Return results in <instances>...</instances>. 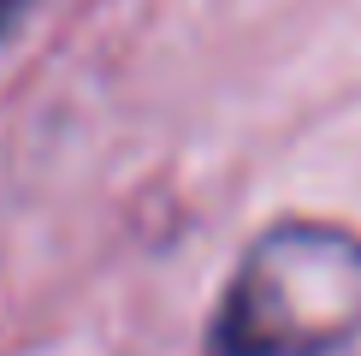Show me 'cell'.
Returning a JSON list of instances; mask_svg holds the SVG:
<instances>
[{
	"label": "cell",
	"mask_w": 361,
	"mask_h": 356,
	"mask_svg": "<svg viewBox=\"0 0 361 356\" xmlns=\"http://www.w3.org/2000/svg\"><path fill=\"white\" fill-rule=\"evenodd\" d=\"M361 338V237L273 226L249 244L214 315V356H338Z\"/></svg>",
	"instance_id": "obj_1"
},
{
	"label": "cell",
	"mask_w": 361,
	"mask_h": 356,
	"mask_svg": "<svg viewBox=\"0 0 361 356\" xmlns=\"http://www.w3.org/2000/svg\"><path fill=\"white\" fill-rule=\"evenodd\" d=\"M12 24H18V0H0V36H6Z\"/></svg>",
	"instance_id": "obj_2"
}]
</instances>
